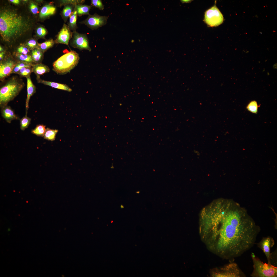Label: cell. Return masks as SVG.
Returning <instances> with one entry per match:
<instances>
[{"label": "cell", "instance_id": "obj_12", "mask_svg": "<svg viewBox=\"0 0 277 277\" xmlns=\"http://www.w3.org/2000/svg\"><path fill=\"white\" fill-rule=\"evenodd\" d=\"M73 32L69 29L68 25L64 24L57 35L56 42L68 45L70 40L72 38Z\"/></svg>", "mask_w": 277, "mask_h": 277}, {"label": "cell", "instance_id": "obj_17", "mask_svg": "<svg viewBox=\"0 0 277 277\" xmlns=\"http://www.w3.org/2000/svg\"><path fill=\"white\" fill-rule=\"evenodd\" d=\"M56 8L54 6L48 4L44 6L41 8L39 16L41 18H45L54 14Z\"/></svg>", "mask_w": 277, "mask_h": 277}, {"label": "cell", "instance_id": "obj_1", "mask_svg": "<svg viewBox=\"0 0 277 277\" xmlns=\"http://www.w3.org/2000/svg\"><path fill=\"white\" fill-rule=\"evenodd\" d=\"M238 205L224 212L212 235L209 247L221 257L233 259L254 245L260 227Z\"/></svg>", "mask_w": 277, "mask_h": 277}, {"label": "cell", "instance_id": "obj_33", "mask_svg": "<svg viewBox=\"0 0 277 277\" xmlns=\"http://www.w3.org/2000/svg\"><path fill=\"white\" fill-rule=\"evenodd\" d=\"M27 45L29 49L33 50L37 48V46L36 41L33 39L29 40L27 43Z\"/></svg>", "mask_w": 277, "mask_h": 277}, {"label": "cell", "instance_id": "obj_13", "mask_svg": "<svg viewBox=\"0 0 277 277\" xmlns=\"http://www.w3.org/2000/svg\"><path fill=\"white\" fill-rule=\"evenodd\" d=\"M1 114L3 118L9 123H10L13 120L19 119L12 108L7 105L2 108Z\"/></svg>", "mask_w": 277, "mask_h": 277}, {"label": "cell", "instance_id": "obj_30", "mask_svg": "<svg viewBox=\"0 0 277 277\" xmlns=\"http://www.w3.org/2000/svg\"><path fill=\"white\" fill-rule=\"evenodd\" d=\"M60 5L61 6L67 4H71L75 5L77 4H82L85 2L84 0H60Z\"/></svg>", "mask_w": 277, "mask_h": 277}, {"label": "cell", "instance_id": "obj_38", "mask_svg": "<svg viewBox=\"0 0 277 277\" xmlns=\"http://www.w3.org/2000/svg\"><path fill=\"white\" fill-rule=\"evenodd\" d=\"M4 51L3 48L1 46H0V52H3V51Z\"/></svg>", "mask_w": 277, "mask_h": 277}, {"label": "cell", "instance_id": "obj_25", "mask_svg": "<svg viewBox=\"0 0 277 277\" xmlns=\"http://www.w3.org/2000/svg\"><path fill=\"white\" fill-rule=\"evenodd\" d=\"M54 43V42L52 39L48 40L45 42L38 45V48H37L43 53L48 49L52 47Z\"/></svg>", "mask_w": 277, "mask_h": 277}, {"label": "cell", "instance_id": "obj_16", "mask_svg": "<svg viewBox=\"0 0 277 277\" xmlns=\"http://www.w3.org/2000/svg\"><path fill=\"white\" fill-rule=\"evenodd\" d=\"M32 69V72H34L36 74V77H40V76L50 71L48 66L41 63L33 64Z\"/></svg>", "mask_w": 277, "mask_h": 277}, {"label": "cell", "instance_id": "obj_15", "mask_svg": "<svg viewBox=\"0 0 277 277\" xmlns=\"http://www.w3.org/2000/svg\"><path fill=\"white\" fill-rule=\"evenodd\" d=\"M27 82V97L26 102V111L29 108V103L31 97L36 92V87L33 83L30 76L26 77Z\"/></svg>", "mask_w": 277, "mask_h": 277}, {"label": "cell", "instance_id": "obj_5", "mask_svg": "<svg viewBox=\"0 0 277 277\" xmlns=\"http://www.w3.org/2000/svg\"><path fill=\"white\" fill-rule=\"evenodd\" d=\"M253 263V271L251 275L253 277H276L277 268L272 264L264 263L253 253L251 254Z\"/></svg>", "mask_w": 277, "mask_h": 277}, {"label": "cell", "instance_id": "obj_21", "mask_svg": "<svg viewBox=\"0 0 277 277\" xmlns=\"http://www.w3.org/2000/svg\"><path fill=\"white\" fill-rule=\"evenodd\" d=\"M43 53L39 49L36 48L33 49L32 52L31 57L33 61L35 64L41 63L43 56Z\"/></svg>", "mask_w": 277, "mask_h": 277}, {"label": "cell", "instance_id": "obj_37", "mask_svg": "<svg viewBox=\"0 0 277 277\" xmlns=\"http://www.w3.org/2000/svg\"><path fill=\"white\" fill-rule=\"evenodd\" d=\"M9 1L16 4H19L20 1L18 0H10Z\"/></svg>", "mask_w": 277, "mask_h": 277}, {"label": "cell", "instance_id": "obj_24", "mask_svg": "<svg viewBox=\"0 0 277 277\" xmlns=\"http://www.w3.org/2000/svg\"><path fill=\"white\" fill-rule=\"evenodd\" d=\"M45 126L43 124L37 125L35 128L32 130L31 132L36 135L43 137L46 129Z\"/></svg>", "mask_w": 277, "mask_h": 277}, {"label": "cell", "instance_id": "obj_9", "mask_svg": "<svg viewBox=\"0 0 277 277\" xmlns=\"http://www.w3.org/2000/svg\"><path fill=\"white\" fill-rule=\"evenodd\" d=\"M70 45L73 47L80 50H86L89 51L91 50L86 35L79 33L76 31L73 32Z\"/></svg>", "mask_w": 277, "mask_h": 277}, {"label": "cell", "instance_id": "obj_18", "mask_svg": "<svg viewBox=\"0 0 277 277\" xmlns=\"http://www.w3.org/2000/svg\"><path fill=\"white\" fill-rule=\"evenodd\" d=\"M64 7L61 12V15L65 22H67L68 18L73 12L75 5L68 4L64 6Z\"/></svg>", "mask_w": 277, "mask_h": 277}, {"label": "cell", "instance_id": "obj_4", "mask_svg": "<svg viewBox=\"0 0 277 277\" xmlns=\"http://www.w3.org/2000/svg\"><path fill=\"white\" fill-rule=\"evenodd\" d=\"M80 60L78 54L71 50L64 54L53 63V70L58 74L69 72L77 64Z\"/></svg>", "mask_w": 277, "mask_h": 277}, {"label": "cell", "instance_id": "obj_7", "mask_svg": "<svg viewBox=\"0 0 277 277\" xmlns=\"http://www.w3.org/2000/svg\"><path fill=\"white\" fill-rule=\"evenodd\" d=\"M204 21L210 26H218L223 22V17L218 9L214 6L205 13Z\"/></svg>", "mask_w": 277, "mask_h": 277}, {"label": "cell", "instance_id": "obj_11", "mask_svg": "<svg viewBox=\"0 0 277 277\" xmlns=\"http://www.w3.org/2000/svg\"><path fill=\"white\" fill-rule=\"evenodd\" d=\"M257 244L258 246L263 251L265 254L267 259L268 263L271 264L270 249L274 244V241L273 239L270 236L263 237Z\"/></svg>", "mask_w": 277, "mask_h": 277}, {"label": "cell", "instance_id": "obj_3", "mask_svg": "<svg viewBox=\"0 0 277 277\" xmlns=\"http://www.w3.org/2000/svg\"><path fill=\"white\" fill-rule=\"evenodd\" d=\"M25 85L22 79L16 76L11 78L0 89V105H7L19 93Z\"/></svg>", "mask_w": 277, "mask_h": 277}, {"label": "cell", "instance_id": "obj_31", "mask_svg": "<svg viewBox=\"0 0 277 277\" xmlns=\"http://www.w3.org/2000/svg\"><path fill=\"white\" fill-rule=\"evenodd\" d=\"M92 6H94L98 8L100 10H103L104 8V5L103 4L101 0H92L91 1Z\"/></svg>", "mask_w": 277, "mask_h": 277}, {"label": "cell", "instance_id": "obj_23", "mask_svg": "<svg viewBox=\"0 0 277 277\" xmlns=\"http://www.w3.org/2000/svg\"><path fill=\"white\" fill-rule=\"evenodd\" d=\"M15 56L17 61L32 64L34 63L31 56L29 54H23L16 53L15 54Z\"/></svg>", "mask_w": 277, "mask_h": 277}, {"label": "cell", "instance_id": "obj_2", "mask_svg": "<svg viewBox=\"0 0 277 277\" xmlns=\"http://www.w3.org/2000/svg\"><path fill=\"white\" fill-rule=\"evenodd\" d=\"M27 19L15 10L9 8L1 9L0 13V33L4 41H15L29 29Z\"/></svg>", "mask_w": 277, "mask_h": 277}, {"label": "cell", "instance_id": "obj_6", "mask_svg": "<svg viewBox=\"0 0 277 277\" xmlns=\"http://www.w3.org/2000/svg\"><path fill=\"white\" fill-rule=\"evenodd\" d=\"M212 276L220 277H241L245 275L239 268L237 264L232 263L215 270Z\"/></svg>", "mask_w": 277, "mask_h": 277}, {"label": "cell", "instance_id": "obj_27", "mask_svg": "<svg viewBox=\"0 0 277 277\" xmlns=\"http://www.w3.org/2000/svg\"><path fill=\"white\" fill-rule=\"evenodd\" d=\"M31 119L27 116V114L20 120L21 129L24 131L27 128L31 123Z\"/></svg>", "mask_w": 277, "mask_h": 277}, {"label": "cell", "instance_id": "obj_34", "mask_svg": "<svg viewBox=\"0 0 277 277\" xmlns=\"http://www.w3.org/2000/svg\"><path fill=\"white\" fill-rule=\"evenodd\" d=\"M36 32L38 36L40 37H44L47 34V32L44 28L40 27L37 29Z\"/></svg>", "mask_w": 277, "mask_h": 277}, {"label": "cell", "instance_id": "obj_22", "mask_svg": "<svg viewBox=\"0 0 277 277\" xmlns=\"http://www.w3.org/2000/svg\"><path fill=\"white\" fill-rule=\"evenodd\" d=\"M58 131V130L52 129L47 128H46L43 136L44 138L48 140L53 141L55 139L56 135Z\"/></svg>", "mask_w": 277, "mask_h": 277}, {"label": "cell", "instance_id": "obj_36", "mask_svg": "<svg viewBox=\"0 0 277 277\" xmlns=\"http://www.w3.org/2000/svg\"><path fill=\"white\" fill-rule=\"evenodd\" d=\"M5 52L4 51L0 52V61H1L4 58Z\"/></svg>", "mask_w": 277, "mask_h": 277}, {"label": "cell", "instance_id": "obj_20", "mask_svg": "<svg viewBox=\"0 0 277 277\" xmlns=\"http://www.w3.org/2000/svg\"><path fill=\"white\" fill-rule=\"evenodd\" d=\"M77 16V12L75 7L73 12L69 17L68 24L69 29L73 32L76 31L77 28L76 24Z\"/></svg>", "mask_w": 277, "mask_h": 277}, {"label": "cell", "instance_id": "obj_26", "mask_svg": "<svg viewBox=\"0 0 277 277\" xmlns=\"http://www.w3.org/2000/svg\"><path fill=\"white\" fill-rule=\"evenodd\" d=\"M33 64H32L17 61V63L13 69L12 74H17L22 68L24 67H32Z\"/></svg>", "mask_w": 277, "mask_h": 277}, {"label": "cell", "instance_id": "obj_39", "mask_svg": "<svg viewBox=\"0 0 277 277\" xmlns=\"http://www.w3.org/2000/svg\"><path fill=\"white\" fill-rule=\"evenodd\" d=\"M121 208H123V205H121Z\"/></svg>", "mask_w": 277, "mask_h": 277}, {"label": "cell", "instance_id": "obj_29", "mask_svg": "<svg viewBox=\"0 0 277 277\" xmlns=\"http://www.w3.org/2000/svg\"><path fill=\"white\" fill-rule=\"evenodd\" d=\"M258 105L257 102L255 101L251 102L247 105L246 108L250 112L256 113L258 112Z\"/></svg>", "mask_w": 277, "mask_h": 277}, {"label": "cell", "instance_id": "obj_19", "mask_svg": "<svg viewBox=\"0 0 277 277\" xmlns=\"http://www.w3.org/2000/svg\"><path fill=\"white\" fill-rule=\"evenodd\" d=\"M92 7L91 5L82 4H77L75 5L77 16H79L84 15H90L89 12Z\"/></svg>", "mask_w": 277, "mask_h": 277}, {"label": "cell", "instance_id": "obj_14", "mask_svg": "<svg viewBox=\"0 0 277 277\" xmlns=\"http://www.w3.org/2000/svg\"><path fill=\"white\" fill-rule=\"evenodd\" d=\"M36 78L38 83L69 92H71L72 91L71 88L66 84L45 81L41 79L40 77H36Z\"/></svg>", "mask_w": 277, "mask_h": 277}, {"label": "cell", "instance_id": "obj_32", "mask_svg": "<svg viewBox=\"0 0 277 277\" xmlns=\"http://www.w3.org/2000/svg\"><path fill=\"white\" fill-rule=\"evenodd\" d=\"M29 49L25 46H21L17 50V53L23 54H28L29 52Z\"/></svg>", "mask_w": 277, "mask_h": 277}, {"label": "cell", "instance_id": "obj_28", "mask_svg": "<svg viewBox=\"0 0 277 277\" xmlns=\"http://www.w3.org/2000/svg\"><path fill=\"white\" fill-rule=\"evenodd\" d=\"M32 72V67H24L21 68L17 74L21 77H26L30 76Z\"/></svg>", "mask_w": 277, "mask_h": 277}, {"label": "cell", "instance_id": "obj_35", "mask_svg": "<svg viewBox=\"0 0 277 277\" xmlns=\"http://www.w3.org/2000/svg\"><path fill=\"white\" fill-rule=\"evenodd\" d=\"M30 7L31 12L33 14H36L39 13L37 6L34 3H31Z\"/></svg>", "mask_w": 277, "mask_h": 277}, {"label": "cell", "instance_id": "obj_8", "mask_svg": "<svg viewBox=\"0 0 277 277\" xmlns=\"http://www.w3.org/2000/svg\"><path fill=\"white\" fill-rule=\"evenodd\" d=\"M17 61L11 56H6L0 61V79L3 81L12 74Z\"/></svg>", "mask_w": 277, "mask_h": 277}, {"label": "cell", "instance_id": "obj_10", "mask_svg": "<svg viewBox=\"0 0 277 277\" xmlns=\"http://www.w3.org/2000/svg\"><path fill=\"white\" fill-rule=\"evenodd\" d=\"M108 18L107 16H101L95 13L92 15L90 14L85 19L80 23L94 30L106 25Z\"/></svg>", "mask_w": 277, "mask_h": 277}]
</instances>
